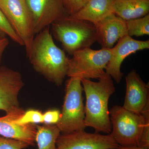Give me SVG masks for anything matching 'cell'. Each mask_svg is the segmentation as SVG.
I'll return each instance as SVG.
<instances>
[{
    "instance_id": "19",
    "label": "cell",
    "mask_w": 149,
    "mask_h": 149,
    "mask_svg": "<svg viewBox=\"0 0 149 149\" xmlns=\"http://www.w3.org/2000/svg\"><path fill=\"white\" fill-rule=\"evenodd\" d=\"M0 30L10 37L14 42L20 46H24L23 42L13 28L6 17L0 8Z\"/></svg>"
},
{
    "instance_id": "13",
    "label": "cell",
    "mask_w": 149,
    "mask_h": 149,
    "mask_svg": "<svg viewBox=\"0 0 149 149\" xmlns=\"http://www.w3.org/2000/svg\"><path fill=\"white\" fill-rule=\"evenodd\" d=\"M126 94L123 107L125 109L136 113H141L149 103V84L142 80L135 70L125 77Z\"/></svg>"
},
{
    "instance_id": "12",
    "label": "cell",
    "mask_w": 149,
    "mask_h": 149,
    "mask_svg": "<svg viewBox=\"0 0 149 149\" xmlns=\"http://www.w3.org/2000/svg\"><path fill=\"white\" fill-rule=\"evenodd\" d=\"M22 108L6 114L0 117V136L24 142L29 146H35V137L37 126L29 123L19 124L15 120L23 115L24 112Z\"/></svg>"
},
{
    "instance_id": "22",
    "label": "cell",
    "mask_w": 149,
    "mask_h": 149,
    "mask_svg": "<svg viewBox=\"0 0 149 149\" xmlns=\"http://www.w3.org/2000/svg\"><path fill=\"white\" fill-rule=\"evenodd\" d=\"M29 146L22 141L0 136V149H24Z\"/></svg>"
},
{
    "instance_id": "4",
    "label": "cell",
    "mask_w": 149,
    "mask_h": 149,
    "mask_svg": "<svg viewBox=\"0 0 149 149\" xmlns=\"http://www.w3.org/2000/svg\"><path fill=\"white\" fill-rule=\"evenodd\" d=\"M83 91L81 78L70 77L66 83L60 118L56 124L62 134L84 130L86 128Z\"/></svg>"
},
{
    "instance_id": "5",
    "label": "cell",
    "mask_w": 149,
    "mask_h": 149,
    "mask_svg": "<svg viewBox=\"0 0 149 149\" xmlns=\"http://www.w3.org/2000/svg\"><path fill=\"white\" fill-rule=\"evenodd\" d=\"M111 55V49L105 48L94 50L88 47L76 51L69 58L67 76L99 79L106 74Z\"/></svg>"
},
{
    "instance_id": "20",
    "label": "cell",
    "mask_w": 149,
    "mask_h": 149,
    "mask_svg": "<svg viewBox=\"0 0 149 149\" xmlns=\"http://www.w3.org/2000/svg\"><path fill=\"white\" fill-rule=\"evenodd\" d=\"M19 124H35L43 123V114L38 110L31 109L24 111L22 116L15 120Z\"/></svg>"
},
{
    "instance_id": "6",
    "label": "cell",
    "mask_w": 149,
    "mask_h": 149,
    "mask_svg": "<svg viewBox=\"0 0 149 149\" xmlns=\"http://www.w3.org/2000/svg\"><path fill=\"white\" fill-rule=\"evenodd\" d=\"M110 133L120 146H139L145 124L142 113H136L123 107L114 106L109 111Z\"/></svg>"
},
{
    "instance_id": "2",
    "label": "cell",
    "mask_w": 149,
    "mask_h": 149,
    "mask_svg": "<svg viewBox=\"0 0 149 149\" xmlns=\"http://www.w3.org/2000/svg\"><path fill=\"white\" fill-rule=\"evenodd\" d=\"M81 83L86 97L85 126L94 128L97 133L110 134L112 128L109 101L115 91L112 78L106 73L97 82L82 78Z\"/></svg>"
},
{
    "instance_id": "11",
    "label": "cell",
    "mask_w": 149,
    "mask_h": 149,
    "mask_svg": "<svg viewBox=\"0 0 149 149\" xmlns=\"http://www.w3.org/2000/svg\"><path fill=\"white\" fill-rule=\"evenodd\" d=\"M149 49V40H136L128 35L123 37L111 49V55L106 68V73L116 83H120L123 76L121 66L123 61L130 55L138 51Z\"/></svg>"
},
{
    "instance_id": "24",
    "label": "cell",
    "mask_w": 149,
    "mask_h": 149,
    "mask_svg": "<svg viewBox=\"0 0 149 149\" xmlns=\"http://www.w3.org/2000/svg\"><path fill=\"white\" fill-rule=\"evenodd\" d=\"M60 117L61 113L58 110H49L43 113V123L47 125H56Z\"/></svg>"
},
{
    "instance_id": "8",
    "label": "cell",
    "mask_w": 149,
    "mask_h": 149,
    "mask_svg": "<svg viewBox=\"0 0 149 149\" xmlns=\"http://www.w3.org/2000/svg\"><path fill=\"white\" fill-rule=\"evenodd\" d=\"M56 149H113L119 146L111 134L89 133L84 130L60 134Z\"/></svg>"
},
{
    "instance_id": "17",
    "label": "cell",
    "mask_w": 149,
    "mask_h": 149,
    "mask_svg": "<svg viewBox=\"0 0 149 149\" xmlns=\"http://www.w3.org/2000/svg\"><path fill=\"white\" fill-rule=\"evenodd\" d=\"M35 142L38 149H56L57 139L61 132L56 125H36Z\"/></svg>"
},
{
    "instance_id": "23",
    "label": "cell",
    "mask_w": 149,
    "mask_h": 149,
    "mask_svg": "<svg viewBox=\"0 0 149 149\" xmlns=\"http://www.w3.org/2000/svg\"><path fill=\"white\" fill-rule=\"evenodd\" d=\"M68 16L72 15L80 10L88 0H62Z\"/></svg>"
},
{
    "instance_id": "26",
    "label": "cell",
    "mask_w": 149,
    "mask_h": 149,
    "mask_svg": "<svg viewBox=\"0 0 149 149\" xmlns=\"http://www.w3.org/2000/svg\"><path fill=\"white\" fill-rule=\"evenodd\" d=\"M113 149H146L137 146H119Z\"/></svg>"
},
{
    "instance_id": "25",
    "label": "cell",
    "mask_w": 149,
    "mask_h": 149,
    "mask_svg": "<svg viewBox=\"0 0 149 149\" xmlns=\"http://www.w3.org/2000/svg\"><path fill=\"white\" fill-rule=\"evenodd\" d=\"M9 44V41L6 37L0 40V64L2 61L3 54Z\"/></svg>"
},
{
    "instance_id": "21",
    "label": "cell",
    "mask_w": 149,
    "mask_h": 149,
    "mask_svg": "<svg viewBox=\"0 0 149 149\" xmlns=\"http://www.w3.org/2000/svg\"><path fill=\"white\" fill-rule=\"evenodd\" d=\"M141 113L145 117V122L139 147L149 149V104L145 107Z\"/></svg>"
},
{
    "instance_id": "1",
    "label": "cell",
    "mask_w": 149,
    "mask_h": 149,
    "mask_svg": "<svg viewBox=\"0 0 149 149\" xmlns=\"http://www.w3.org/2000/svg\"><path fill=\"white\" fill-rule=\"evenodd\" d=\"M27 56L37 72L58 86L62 84L67 74L69 58L54 42L49 27L36 34Z\"/></svg>"
},
{
    "instance_id": "18",
    "label": "cell",
    "mask_w": 149,
    "mask_h": 149,
    "mask_svg": "<svg viewBox=\"0 0 149 149\" xmlns=\"http://www.w3.org/2000/svg\"><path fill=\"white\" fill-rule=\"evenodd\" d=\"M127 33L130 37L149 35V15L126 21Z\"/></svg>"
},
{
    "instance_id": "27",
    "label": "cell",
    "mask_w": 149,
    "mask_h": 149,
    "mask_svg": "<svg viewBox=\"0 0 149 149\" xmlns=\"http://www.w3.org/2000/svg\"><path fill=\"white\" fill-rule=\"evenodd\" d=\"M6 36V35L4 32L0 30V40L5 38Z\"/></svg>"
},
{
    "instance_id": "16",
    "label": "cell",
    "mask_w": 149,
    "mask_h": 149,
    "mask_svg": "<svg viewBox=\"0 0 149 149\" xmlns=\"http://www.w3.org/2000/svg\"><path fill=\"white\" fill-rule=\"evenodd\" d=\"M113 12L125 21L148 14L149 0H114Z\"/></svg>"
},
{
    "instance_id": "3",
    "label": "cell",
    "mask_w": 149,
    "mask_h": 149,
    "mask_svg": "<svg viewBox=\"0 0 149 149\" xmlns=\"http://www.w3.org/2000/svg\"><path fill=\"white\" fill-rule=\"evenodd\" d=\"M51 25L54 36L70 54L90 47L97 41L95 26L88 22L68 16L56 20Z\"/></svg>"
},
{
    "instance_id": "14",
    "label": "cell",
    "mask_w": 149,
    "mask_h": 149,
    "mask_svg": "<svg viewBox=\"0 0 149 149\" xmlns=\"http://www.w3.org/2000/svg\"><path fill=\"white\" fill-rule=\"evenodd\" d=\"M97 42L102 48L111 49L123 37L128 35L125 20L111 13L95 25Z\"/></svg>"
},
{
    "instance_id": "7",
    "label": "cell",
    "mask_w": 149,
    "mask_h": 149,
    "mask_svg": "<svg viewBox=\"0 0 149 149\" xmlns=\"http://www.w3.org/2000/svg\"><path fill=\"white\" fill-rule=\"evenodd\" d=\"M0 8L23 42L27 54L36 34L26 0H0Z\"/></svg>"
},
{
    "instance_id": "10",
    "label": "cell",
    "mask_w": 149,
    "mask_h": 149,
    "mask_svg": "<svg viewBox=\"0 0 149 149\" xmlns=\"http://www.w3.org/2000/svg\"><path fill=\"white\" fill-rule=\"evenodd\" d=\"M34 22L35 34L58 19L68 16L62 0H26Z\"/></svg>"
},
{
    "instance_id": "9",
    "label": "cell",
    "mask_w": 149,
    "mask_h": 149,
    "mask_svg": "<svg viewBox=\"0 0 149 149\" xmlns=\"http://www.w3.org/2000/svg\"><path fill=\"white\" fill-rule=\"evenodd\" d=\"M24 85L20 72L4 65L0 67V110L7 114L21 108L18 97Z\"/></svg>"
},
{
    "instance_id": "15",
    "label": "cell",
    "mask_w": 149,
    "mask_h": 149,
    "mask_svg": "<svg viewBox=\"0 0 149 149\" xmlns=\"http://www.w3.org/2000/svg\"><path fill=\"white\" fill-rule=\"evenodd\" d=\"M114 0H88L80 10L70 17L88 22L95 25L106 17L113 13Z\"/></svg>"
}]
</instances>
